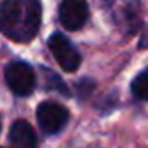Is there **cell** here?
Returning a JSON list of instances; mask_svg holds the SVG:
<instances>
[{
  "instance_id": "obj_1",
  "label": "cell",
  "mask_w": 148,
  "mask_h": 148,
  "mask_svg": "<svg viewBox=\"0 0 148 148\" xmlns=\"http://www.w3.org/2000/svg\"><path fill=\"white\" fill-rule=\"evenodd\" d=\"M38 0H0V32L14 42H30L40 28Z\"/></svg>"
},
{
  "instance_id": "obj_8",
  "label": "cell",
  "mask_w": 148,
  "mask_h": 148,
  "mask_svg": "<svg viewBox=\"0 0 148 148\" xmlns=\"http://www.w3.org/2000/svg\"><path fill=\"white\" fill-rule=\"evenodd\" d=\"M0 129H2V125H0Z\"/></svg>"
},
{
  "instance_id": "obj_5",
  "label": "cell",
  "mask_w": 148,
  "mask_h": 148,
  "mask_svg": "<svg viewBox=\"0 0 148 148\" xmlns=\"http://www.w3.org/2000/svg\"><path fill=\"white\" fill-rule=\"evenodd\" d=\"M89 19V7L86 0H63L59 5V21L61 25L70 30H80Z\"/></svg>"
},
{
  "instance_id": "obj_2",
  "label": "cell",
  "mask_w": 148,
  "mask_h": 148,
  "mask_svg": "<svg viewBox=\"0 0 148 148\" xmlns=\"http://www.w3.org/2000/svg\"><path fill=\"white\" fill-rule=\"evenodd\" d=\"M5 82L16 96H28L37 86V75L33 68L25 61H14L5 66Z\"/></svg>"
},
{
  "instance_id": "obj_3",
  "label": "cell",
  "mask_w": 148,
  "mask_h": 148,
  "mask_svg": "<svg viewBox=\"0 0 148 148\" xmlns=\"http://www.w3.org/2000/svg\"><path fill=\"white\" fill-rule=\"evenodd\" d=\"M49 49L51 54L54 56V59L59 63V66L64 71H77L80 63H82V56L79 52V49L73 45L63 33H52L49 38Z\"/></svg>"
},
{
  "instance_id": "obj_7",
  "label": "cell",
  "mask_w": 148,
  "mask_h": 148,
  "mask_svg": "<svg viewBox=\"0 0 148 148\" xmlns=\"http://www.w3.org/2000/svg\"><path fill=\"white\" fill-rule=\"evenodd\" d=\"M131 91L138 99L148 101V68H145L141 73H138L134 77V80L131 84Z\"/></svg>"
},
{
  "instance_id": "obj_4",
  "label": "cell",
  "mask_w": 148,
  "mask_h": 148,
  "mask_svg": "<svg viewBox=\"0 0 148 148\" xmlns=\"http://www.w3.org/2000/svg\"><path fill=\"white\" fill-rule=\"evenodd\" d=\"M68 119H70L68 110L63 105H59V103L44 101L37 108V120H38L40 129L45 134H56V132H59L66 125Z\"/></svg>"
},
{
  "instance_id": "obj_6",
  "label": "cell",
  "mask_w": 148,
  "mask_h": 148,
  "mask_svg": "<svg viewBox=\"0 0 148 148\" xmlns=\"http://www.w3.org/2000/svg\"><path fill=\"white\" fill-rule=\"evenodd\" d=\"M9 141L14 148H37V134L26 120H16L12 124Z\"/></svg>"
}]
</instances>
